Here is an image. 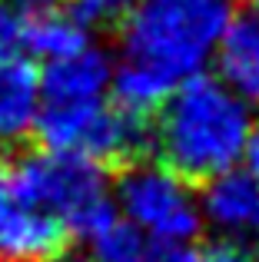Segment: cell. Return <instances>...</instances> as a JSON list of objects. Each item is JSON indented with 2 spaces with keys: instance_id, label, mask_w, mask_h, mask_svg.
I'll list each match as a JSON object with an SVG mask.
<instances>
[{
  "instance_id": "cell-1",
  "label": "cell",
  "mask_w": 259,
  "mask_h": 262,
  "mask_svg": "<svg viewBox=\"0 0 259 262\" xmlns=\"http://www.w3.org/2000/svg\"><path fill=\"white\" fill-rule=\"evenodd\" d=\"M233 0H140L120 20L113 106L143 120L183 80L206 70L233 20Z\"/></svg>"
},
{
  "instance_id": "cell-2",
  "label": "cell",
  "mask_w": 259,
  "mask_h": 262,
  "mask_svg": "<svg viewBox=\"0 0 259 262\" xmlns=\"http://www.w3.org/2000/svg\"><path fill=\"white\" fill-rule=\"evenodd\" d=\"M156 113V160L186 183H209L246 160L256 129L253 106L220 77L196 73L183 80Z\"/></svg>"
},
{
  "instance_id": "cell-3",
  "label": "cell",
  "mask_w": 259,
  "mask_h": 262,
  "mask_svg": "<svg viewBox=\"0 0 259 262\" xmlns=\"http://www.w3.org/2000/svg\"><path fill=\"white\" fill-rule=\"evenodd\" d=\"M4 176L24 199L50 212L70 232V239H90L106 219L117 216L103 166L90 160L40 149L24 153Z\"/></svg>"
},
{
  "instance_id": "cell-4",
  "label": "cell",
  "mask_w": 259,
  "mask_h": 262,
  "mask_svg": "<svg viewBox=\"0 0 259 262\" xmlns=\"http://www.w3.org/2000/svg\"><path fill=\"white\" fill-rule=\"evenodd\" d=\"M47 149L90 160L97 166L133 163L146 146L143 120L123 113L110 100L93 103H40L37 126Z\"/></svg>"
},
{
  "instance_id": "cell-5",
  "label": "cell",
  "mask_w": 259,
  "mask_h": 262,
  "mask_svg": "<svg viewBox=\"0 0 259 262\" xmlns=\"http://www.w3.org/2000/svg\"><path fill=\"white\" fill-rule=\"evenodd\" d=\"M120 216L153 246H186L200 232V196L160 163H130L117 179Z\"/></svg>"
},
{
  "instance_id": "cell-6",
  "label": "cell",
  "mask_w": 259,
  "mask_h": 262,
  "mask_svg": "<svg viewBox=\"0 0 259 262\" xmlns=\"http://www.w3.org/2000/svg\"><path fill=\"white\" fill-rule=\"evenodd\" d=\"M0 43L53 63L87 47V30L70 17L63 4L53 0H13L0 7Z\"/></svg>"
},
{
  "instance_id": "cell-7",
  "label": "cell",
  "mask_w": 259,
  "mask_h": 262,
  "mask_svg": "<svg viewBox=\"0 0 259 262\" xmlns=\"http://www.w3.org/2000/svg\"><path fill=\"white\" fill-rule=\"evenodd\" d=\"M70 232L0 176V262H57Z\"/></svg>"
},
{
  "instance_id": "cell-8",
  "label": "cell",
  "mask_w": 259,
  "mask_h": 262,
  "mask_svg": "<svg viewBox=\"0 0 259 262\" xmlns=\"http://www.w3.org/2000/svg\"><path fill=\"white\" fill-rule=\"evenodd\" d=\"M40 70L27 53L0 43V143H20L40 116Z\"/></svg>"
},
{
  "instance_id": "cell-9",
  "label": "cell",
  "mask_w": 259,
  "mask_h": 262,
  "mask_svg": "<svg viewBox=\"0 0 259 262\" xmlns=\"http://www.w3.org/2000/svg\"><path fill=\"white\" fill-rule=\"evenodd\" d=\"M113 60L100 47L87 43L70 57L47 63L40 73V96L44 103H93L110 96Z\"/></svg>"
},
{
  "instance_id": "cell-10",
  "label": "cell",
  "mask_w": 259,
  "mask_h": 262,
  "mask_svg": "<svg viewBox=\"0 0 259 262\" xmlns=\"http://www.w3.org/2000/svg\"><path fill=\"white\" fill-rule=\"evenodd\" d=\"M220 80L249 106L259 103V0H246L233 13L216 47Z\"/></svg>"
},
{
  "instance_id": "cell-11",
  "label": "cell",
  "mask_w": 259,
  "mask_h": 262,
  "mask_svg": "<svg viewBox=\"0 0 259 262\" xmlns=\"http://www.w3.org/2000/svg\"><path fill=\"white\" fill-rule=\"evenodd\" d=\"M200 216L226 236L259 232V183L243 169L223 173L203 186Z\"/></svg>"
},
{
  "instance_id": "cell-12",
  "label": "cell",
  "mask_w": 259,
  "mask_h": 262,
  "mask_svg": "<svg viewBox=\"0 0 259 262\" xmlns=\"http://www.w3.org/2000/svg\"><path fill=\"white\" fill-rule=\"evenodd\" d=\"M87 246H90L93 262H146L149 249H153V243H146L120 212L113 219H106L87 239Z\"/></svg>"
},
{
  "instance_id": "cell-13",
  "label": "cell",
  "mask_w": 259,
  "mask_h": 262,
  "mask_svg": "<svg viewBox=\"0 0 259 262\" xmlns=\"http://www.w3.org/2000/svg\"><path fill=\"white\" fill-rule=\"evenodd\" d=\"M136 4L140 0H67L63 7L83 30H93V27H103V24H120Z\"/></svg>"
},
{
  "instance_id": "cell-14",
  "label": "cell",
  "mask_w": 259,
  "mask_h": 262,
  "mask_svg": "<svg viewBox=\"0 0 259 262\" xmlns=\"http://www.w3.org/2000/svg\"><path fill=\"white\" fill-rule=\"evenodd\" d=\"M146 262H203V252L189 246H153Z\"/></svg>"
},
{
  "instance_id": "cell-15",
  "label": "cell",
  "mask_w": 259,
  "mask_h": 262,
  "mask_svg": "<svg viewBox=\"0 0 259 262\" xmlns=\"http://www.w3.org/2000/svg\"><path fill=\"white\" fill-rule=\"evenodd\" d=\"M203 262H256V259L249 256L243 246H236V243H223V246H213V249L203 256Z\"/></svg>"
},
{
  "instance_id": "cell-16",
  "label": "cell",
  "mask_w": 259,
  "mask_h": 262,
  "mask_svg": "<svg viewBox=\"0 0 259 262\" xmlns=\"http://www.w3.org/2000/svg\"><path fill=\"white\" fill-rule=\"evenodd\" d=\"M246 163H249V169L246 173L259 183V123H256V129H253V136H249V146H246Z\"/></svg>"
},
{
  "instance_id": "cell-17",
  "label": "cell",
  "mask_w": 259,
  "mask_h": 262,
  "mask_svg": "<svg viewBox=\"0 0 259 262\" xmlns=\"http://www.w3.org/2000/svg\"><path fill=\"white\" fill-rule=\"evenodd\" d=\"M256 262H259V256H256Z\"/></svg>"
}]
</instances>
